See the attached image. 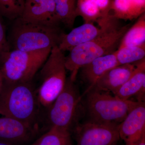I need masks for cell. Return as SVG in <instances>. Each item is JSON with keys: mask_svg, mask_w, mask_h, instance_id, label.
Segmentation results:
<instances>
[{"mask_svg": "<svg viewBox=\"0 0 145 145\" xmlns=\"http://www.w3.org/2000/svg\"><path fill=\"white\" fill-rule=\"evenodd\" d=\"M36 88L33 81L15 83L4 81L0 90V114L40 129L42 109Z\"/></svg>", "mask_w": 145, "mask_h": 145, "instance_id": "6da1fadb", "label": "cell"}, {"mask_svg": "<svg viewBox=\"0 0 145 145\" xmlns=\"http://www.w3.org/2000/svg\"><path fill=\"white\" fill-rule=\"evenodd\" d=\"M130 25L122 26L119 20L113 17L99 36L70 50L65 60L66 69L71 72L70 79L75 82L82 67L99 57L116 51Z\"/></svg>", "mask_w": 145, "mask_h": 145, "instance_id": "7a4b0ae2", "label": "cell"}, {"mask_svg": "<svg viewBox=\"0 0 145 145\" xmlns=\"http://www.w3.org/2000/svg\"><path fill=\"white\" fill-rule=\"evenodd\" d=\"M82 96L75 82L69 77L61 92L52 105L42 111V125L71 133L85 114Z\"/></svg>", "mask_w": 145, "mask_h": 145, "instance_id": "3957f363", "label": "cell"}, {"mask_svg": "<svg viewBox=\"0 0 145 145\" xmlns=\"http://www.w3.org/2000/svg\"><path fill=\"white\" fill-rule=\"evenodd\" d=\"M13 21L8 39L10 50L36 52L52 49L59 43L62 34L60 25L31 23L19 18Z\"/></svg>", "mask_w": 145, "mask_h": 145, "instance_id": "277c9868", "label": "cell"}, {"mask_svg": "<svg viewBox=\"0 0 145 145\" xmlns=\"http://www.w3.org/2000/svg\"><path fill=\"white\" fill-rule=\"evenodd\" d=\"M85 114L88 121L99 123L119 125L140 102L123 100L110 92L95 87L85 91Z\"/></svg>", "mask_w": 145, "mask_h": 145, "instance_id": "5b68a950", "label": "cell"}, {"mask_svg": "<svg viewBox=\"0 0 145 145\" xmlns=\"http://www.w3.org/2000/svg\"><path fill=\"white\" fill-rule=\"evenodd\" d=\"M51 50L25 52L11 49L4 53L0 60V70L5 81L15 83L33 81Z\"/></svg>", "mask_w": 145, "mask_h": 145, "instance_id": "8992f818", "label": "cell"}, {"mask_svg": "<svg viewBox=\"0 0 145 145\" xmlns=\"http://www.w3.org/2000/svg\"><path fill=\"white\" fill-rule=\"evenodd\" d=\"M65 60L64 52L56 46L39 71L40 84L36 91L42 110L52 105L64 87L67 79Z\"/></svg>", "mask_w": 145, "mask_h": 145, "instance_id": "52a82bcc", "label": "cell"}, {"mask_svg": "<svg viewBox=\"0 0 145 145\" xmlns=\"http://www.w3.org/2000/svg\"><path fill=\"white\" fill-rule=\"evenodd\" d=\"M119 125L87 121L79 123L71 131L77 145H115L119 140Z\"/></svg>", "mask_w": 145, "mask_h": 145, "instance_id": "ba28073f", "label": "cell"}, {"mask_svg": "<svg viewBox=\"0 0 145 145\" xmlns=\"http://www.w3.org/2000/svg\"><path fill=\"white\" fill-rule=\"evenodd\" d=\"M113 16L110 14L101 17L93 23H84L73 29L69 33L62 34L58 47L63 52L70 51L75 47L89 41L102 33L111 20Z\"/></svg>", "mask_w": 145, "mask_h": 145, "instance_id": "9c48e42d", "label": "cell"}, {"mask_svg": "<svg viewBox=\"0 0 145 145\" xmlns=\"http://www.w3.org/2000/svg\"><path fill=\"white\" fill-rule=\"evenodd\" d=\"M31 23L47 25H59L54 0H25L23 10L20 17Z\"/></svg>", "mask_w": 145, "mask_h": 145, "instance_id": "30bf717a", "label": "cell"}, {"mask_svg": "<svg viewBox=\"0 0 145 145\" xmlns=\"http://www.w3.org/2000/svg\"><path fill=\"white\" fill-rule=\"evenodd\" d=\"M120 139L125 145H137L145 135V104L140 102L119 125Z\"/></svg>", "mask_w": 145, "mask_h": 145, "instance_id": "8fae6325", "label": "cell"}, {"mask_svg": "<svg viewBox=\"0 0 145 145\" xmlns=\"http://www.w3.org/2000/svg\"><path fill=\"white\" fill-rule=\"evenodd\" d=\"M39 129L10 117H0V142L14 145L27 142L35 137Z\"/></svg>", "mask_w": 145, "mask_h": 145, "instance_id": "7c38bea8", "label": "cell"}, {"mask_svg": "<svg viewBox=\"0 0 145 145\" xmlns=\"http://www.w3.org/2000/svg\"><path fill=\"white\" fill-rule=\"evenodd\" d=\"M134 63L135 68L132 75L114 95L123 100L135 96L137 102H145V58Z\"/></svg>", "mask_w": 145, "mask_h": 145, "instance_id": "4fadbf2b", "label": "cell"}, {"mask_svg": "<svg viewBox=\"0 0 145 145\" xmlns=\"http://www.w3.org/2000/svg\"><path fill=\"white\" fill-rule=\"evenodd\" d=\"M115 52L99 57L81 68V80L88 86L86 91L93 87L97 80L107 71L119 65Z\"/></svg>", "mask_w": 145, "mask_h": 145, "instance_id": "5bb4252c", "label": "cell"}, {"mask_svg": "<svg viewBox=\"0 0 145 145\" xmlns=\"http://www.w3.org/2000/svg\"><path fill=\"white\" fill-rule=\"evenodd\" d=\"M135 68L134 63L119 65L112 68L99 78L93 87L114 95L129 79Z\"/></svg>", "mask_w": 145, "mask_h": 145, "instance_id": "9a60e30c", "label": "cell"}, {"mask_svg": "<svg viewBox=\"0 0 145 145\" xmlns=\"http://www.w3.org/2000/svg\"><path fill=\"white\" fill-rule=\"evenodd\" d=\"M145 11V0H112L110 13L118 20L131 21Z\"/></svg>", "mask_w": 145, "mask_h": 145, "instance_id": "2e32d148", "label": "cell"}, {"mask_svg": "<svg viewBox=\"0 0 145 145\" xmlns=\"http://www.w3.org/2000/svg\"><path fill=\"white\" fill-rule=\"evenodd\" d=\"M145 44V13L141 15L125 32L119 48L127 46H139Z\"/></svg>", "mask_w": 145, "mask_h": 145, "instance_id": "e0dca14e", "label": "cell"}, {"mask_svg": "<svg viewBox=\"0 0 145 145\" xmlns=\"http://www.w3.org/2000/svg\"><path fill=\"white\" fill-rule=\"evenodd\" d=\"M57 17L61 23L69 28L73 27L76 18L78 0H54Z\"/></svg>", "mask_w": 145, "mask_h": 145, "instance_id": "ac0fdd59", "label": "cell"}, {"mask_svg": "<svg viewBox=\"0 0 145 145\" xmlns=\"http://www.w3.org/2000/svg\"><path fill=\"white\" fill-rule=\"evenodd\" d=\"M31 145H72L71 133L57 128H50Z\"/></svg>", "mask_w": 145, "mask_h": 145, "instance_id": "d6986e66", "label": "cell"}, {"mask_svg": "<svg viewBox=\"0 0 145 145\" xmlns=\"http://www.w3.org/2000/svg\"><path fill=\"white\" fill-rule=\"evenodd\" d=\"M115 53L119 65L134 63L145 58V44L123 47L118 48Z\"/></svg>", "mask_w": 145, "mask_h": 145, "instance_id": "ffe728a7", "label": "cell"}, {"mask_svg": "<svg viewBox=\"0 0 145 145\" xmlns=\"http://www.w3.org/2000/svg\"><path fill=\"white\" fill-rule=\"evenodd\" d=\"M76 13L83 18L84 23H94L104 16L93 0H78Z\"/></svg>", "mask_w": 145, "mask_h": 145, "instance_id": "44dd1931", "label": "cell"}, {"mask_svg": "<svg viewBox=\"0 0 145 145\" xmlns=\"http://www.w3.org/2000/svg\"><path fill=\"white\" fill-rule=\"evenodd\" d=\"M24 2L23 0H0V16L12 21L20 18Z\"/></svg>", "mask_w": 145, "mask_h": 145, "instance_id": "7402d4cb", "label": "cell"}, {"mask_svg": "<svg viewBox=\"0 0 145 145\" xmlns=\"http://www.w3.org/2000/svg\"><path fill=\"white\" fill-rule=\"evenodd\" d=\"M10 47L6 33L5 26L0 16V60L4 53L10 50Z\"/></svg>", "mask_w": 145, "mask_h": 145, "instance_id": "603a6c76", "label": "cell"}, {"mask_svg": "<svg viewBox=\"0 0 145 145\" xmlns=\"http://www.w3.org/2000/svg\"><path fill=\"white\" fill-rule=\"evenodd\" d=\"M99 7L103 16L110 13L112 0H93Z\"/></svg>", "mask_w": 145, "mask_h": 145, "instance_id": "cb8c5ba5", "label": "cell"}, {"mask_svg": "<svg viewBox=\"0 0 145 145\" xmlns=\"http://www.w3.org/2000/svg\"><path fill=\"white\" fill-rule=\"evenodd\" d=\"M4 78L3 76L2 73L0 70V90L2 88L3 85L4 83Z\"/></svg>", "mask_w": 145, "mask_h": 145, "instance_id": "d4e9b609", "label": "cell"}, {"mask_svg": "<svg viewBox=\"0 0 145 145\" xmlns=\"http://www.w3.org/2000/svg\"><path fill=\"white\" fill-rule=\"evenodd\" d=\"M137 145H145V135L143 136Z\"/></svg>", "mask_w": 145, "mask_h": 145, "instance_id": "484cf974", "label": "cell"}, {"mask_svg": "<svg viewBox=\"0 0 145 145\" xmlns=\"http://www.w3.org/2000/svg\"><path fill=\"white\" fill-rule=\"evenodd\" d=\"M0 145H13L10 144H8V143L3 142H0Z\"/></svg>", "mask_w": 145, "mask_h": 145, "instance_id": "4316f807", "label": "cell"}, {"mask_svg": "<svg viewBox=\"0 0 145 145\" xmlns=\"http://www.w3.org/2000/svg\"><path fill=\"white\" fill-rule=\"evenodd\" d=\"M115 145H118V144H116Z\"/></svg>", "mask_w": 145, "mask_h": 145, "instance_id": "83f0119b", "label": "cell"}, {"mask_svg": "<svg viewBox=\"0 0 145 145\" xmlns=\"http://www.w3.org/2000/svg\"><path fill=\"white\" fill-rule=\"evenodd\" d=\"M23 1H25V0H23Z\"/></svg>", "mask_w": 145, "mask_h": 145, "instance_id": "f1b7e54d", "label": "cell"}]
</instances>
